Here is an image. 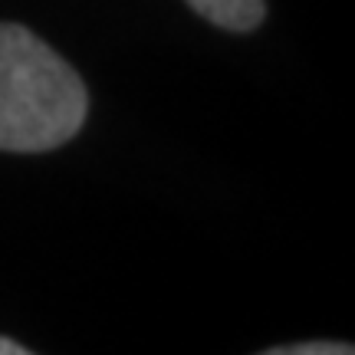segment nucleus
<instances>
[{
  "label": "nucleus",
  "mask_w": 355,
  "mask_h": 355,
  "mask_svg": "<svg viewBox=\"0 0 355 355\" xmlns=\"http://www.w3.org/2000/svg\"><path fill=\"white\" fill-rule=\"evenodd\" d=\"M188 3L224 30H254L263 20V0H188Z\"/></svg>",
  "instance_id": "obj_2"
},
{
  "label": "nucleus",
  "mask_w": 355,
  "mask_h": 355,
  "mask_svg": "<svg viewBox=\"0 0 355 355\" xmlns=\"http://www.w3.org/2000/svg\"><path fill=\"white\" fill-rule=\"evenodd\" d=\"M86 86L40 37L0 24V148L50 152L86 122Z\"/></svg>",
  "instance_id": "obj_1"
},
{
  "label": "nucleus",
  "mask_w": 355,
  "mask_h": 355,
  "mask_svg": "<svg viewBox=\"0 0 355 355\" xmlns=\"http://www.w3.org/2000/svg\"><path fill=\"white\" fill-rule=\"evenodd\" d=\"M0 355H30V349L20 343H13V339H3L0 336Z\"/></svg>",
  "instance_id": "obj_4"
},
{
  "label": "nucleus",
  "mask_w": 355,
  "mask_h": 355,
  "mask_svg": "<svg viewBox=\"0 0 355 355\" xmlns=\"http://www.w3.org/2000/svg\"><path fill=\"white\" fill-rule=\"evenodd\" d=\"M270 355H352V345H343V343L283 345V349H270Z\"/></svg>",
  "instance_id": "obj_3"
}]
</instances>
